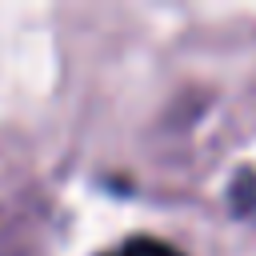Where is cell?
Masks as SVG:
<instances>
[{"instance_id":"1","label":"cell","mask_w":256,"mask_h":256,"mask_svg":"<svg viewBox=\"0 0 256 256\" xmlns=\"http://www.w3.org/2000/svg\"><path fill=\"white\" fill-rule=\"evenodd\" d=\"M120 256H184V252L172 248L168 240H156V236H132Z\"/></svg>"}]
</instances>
